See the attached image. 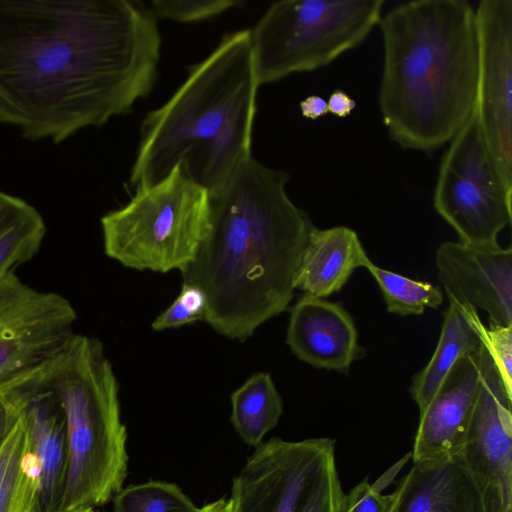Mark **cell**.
<instances>
[{
    "instance_id": "1",
    "label": "cell",
    "mask_w": 512,
    "mask_h": 512,
    "mask_svg": "<svg viewBox=\"0 0 512 512\" xmlns=\"http://www.w3.org/2000/svg\"><path fill=\"white\" fill-rule=\"evenodd\" d=\"M161 35L131 0H0V124L60 143L152 91Z\"/></svg>"
},
{
    "instance_id": "2",
    "label": "cell",
    "mask_w": 512,
    "mask_h": 512,
    "mask_svg": "<svg viewBox=\"0 0 512 512\" xmlns=\"http://www.w3.org/2000/svg\"><path fill=\"white\" fill-rule=\"evenodd\" d=\"M289 179L285 170L251 155L210 194L208 233L181 274L204 292V321L226 338L247 340L293 299L295 274L315 226L290 199Z\"/></svg>"
},
{
    "instance_id": "3",
    "label": "cell",
    "mask_w": 512,
    "mask_h": 512,
    "mask_svg": "<svg viewBox=\"0 0 512 512\" xmlns=\"http://www.w3.org/2000/svg\"><path fill=\"white\" fill-rule=\"evenodd\" d=\"M383 40L379 108L390 138L430 152L455 136L475 107L478 38L466 0H416L378 23Z\"/></svg>"
},
{
    "instance_id": "4",
    "label": "cell",
    "mask_w": 512,
    "mask_h": 512,
    "mask_svg": "<svg viewBox=\"0 0 512 512\" xmlns=\"http://www.w3.org/2000/svg\"><path fill=\"white\" fill-rule=\"evenodd\" d=\"M259 87L249 29L224 34L174 94L144 117L131 187L151 186L181 164L209 194L218 191L252 155Z\"/></svg>"
},
{
    "instance_id": "5",
    "label": "cell",
    "mask_w": 512,
    "mask_h": 512,
    "mask_svg": "<svg viewBox=\"0 0 512 512\" xmlns=\"http://www.w3.org/2000/svg\"><path fill=\"white\" fill-rule=\"evenodd\" d=\"M66 420L68 467L61 512L104 505L123 488L127 432L119 385L103 344L75 333L50 380Z\"/></svg>"
},
{
    "instance_id": "6",
    "label": "cell",
    "mask_w": 512,
    "mask_h": 512,
    "mask_svg": "<svg viewBox=\"0 0 512 512\" xmlns=\"http://www.w3.org/2000/svg\"><path fill=\"white\" fill-rule=\"evenodd\" d=\"M105 254L125 267L166 273L194 259L210 224V194L181 164L157 183L135 190L101 218Z\"/></svg>"
},
{
    "instance_id": "7",
    "label": "cell",
    "mask_w": 512,
    "mask_h": 512,
    "mask_svg": "<svg viewBox=\"0 0 512 512\" xmlns=\"http://www.w3.org/2000/svg\"><path fill=\"white\" fill-rule=\"evenodd\" d=\"M382 0H281L249 29L259 86L329 65L362 44L381 19Z\"/></svg>"
},
{
    "instance_id": "8",
    "label": "cell",
    "mask_w": 512,
    "mask_h": 512,
    "mask_svg": "<svg viewBox=\"0 0 512 512\" xmlns=\"http://www.w3.org/2000/svg\"><path fill=\"white\" fill-rule=\"evenodd\" d=\"M344 496L328 437L262 442L231 490L235 512H342Z\"/></svg>"
},
{
    "instance_id": "9",
    "label": "cell",
    "mask_w": 512,
    "mask_h": 512,
    "mask_svg": "<svg viewBox=\"0 0 512 512\" xmlns=\"http://www.w3.org/2000/svg\"><path fill=\"white\" fill-rule=\"evenodd\" d=\"M511 199L473 110L441 159L434 208L461 243L497 248L500 232L511 223Z\"/></svg>"
},
{
    "instance_id": "10",
    "label": "cell",
    "mask_w": 512,
    "mask_h": 512,
    "mask_svg": "<svg viewBox=\"0 0 512 512\" xmlns=\"http://www.w3.org/2000/svg\"><path fill=\"white\" fill-rule=\"evenodd\" d=\"M478 74L474 110L493 162L512 190V1L475 9Z\"/></svg>"
},
{
    "instance_id": "11",
    "label": "cell",
    "mask_w": 512,
    "mask_h": 512,
    "mask_svg": "<svg viewBox=\"0 0 512 512\" xmlns=\"http://www.w3.org/2000/svg\"><path fill=\"white\" fill-rule=\"evenodd\" d=\"M77 313L68 299L24 283L14 271L0 278V378L59 354L74 336Z\"/></svg>"
},
{
    "instance_id": "12",
    "label": "cell",
    "mask_w": 512,
    "mask_h": 512,
    "mask_svg": "<svg viewBox=\"0 0 512 512\" xmlns=\"http://www.w3.org/2000/svg\"><path fill=\"white\" fill-rule=\"evenodd\" d=\"M511 403L512 396L481 345L479 391L460 454L481 489L487 512H512Z\"/></svg>"
},
{
    "instance_id": "13",
    "label": "cell",
    "mask_w": 512,
    "mask_h": 512,
    "mask_svg": "<svg viewBox=\"0 0 512 512\" xmlns=\"http://www.w3.org/2000/svg\"><path fill=\"white\" fill-rule=\"evenodd\" d=\"M448 299L481 309L488 326H512V249L442 243L435 255Z\"/></svg>"
},
{
    "instance_id": "14",
    "label": "cell",
    "mask_w": 512,
    "mask_h": 512,
    "mask_svg": "<svg viewBox=\"0 0 512 512\" xmlns=\"http://www.w3.org/2000/svg\"><path fill=\"white\" fill-rule=\"evenodd\" d=\"M480 348L455 365L427 408L419 414L410 452L413 464L441 461L461 453L479 391Z\"/></svg>"
},
{
    "instance_id": "15",
    "label": "cell",
    "mask_w": 512,
    "mask_h": 512,
    "mask_svg": "<svg viewBox=\"0 0 512 512\" xmlns=\"http://www.w3.org/2000/svg\"><path fill=\"white\" fill-rule=\"evenodd\" d=\"M286 342L301 361L348 373L363 356L351 315L337 302L303 295L290 311Z\"/></svg>"
},
{
    "instance_id": "16",
    "label": "cell",
    "mask_w": 512,
    "mask_h": 512,
    "mask_svg": "<svg viewBox=\"0 0 512 512\" xmlns=\"http://www.w3.org/2000/svg\"><path fill=\"white\" fill-rule=\"evenodd\" d=\"M389 495L386 512H487L481 489L461 454L413 464Z\"/></svg>"
},
{
    "instance_id": "17",
    "label": "cell",
    "mask_w": 512,
    "mask_h": 512,
    "mask_svg": "<svg viewBox=\"0 0 512 512\" xmlns=\"http://www.w3.org/2000/svg\"><path fill=\"white\" fill-rule=\"evenodd\" d=\"M22 414L39 471L35 512H61L68 467L63 409L54 393L48 389L30 399Z\"/></svg>"
},
{
    "instance_id": "18",
    "label": "cell",
    "mask_w": 512,
    "mask_h": 512,
    "mask_svg": "<svg viewBox=\"0 0 512 512\" xmlns=\"http://www.w3.org/2000/svg\"><path fill=\"white\" fill-rule=\"evenodd\" d=\"M370 262L353 229L314 227L295 274L294 288L305 296L325 299L340 291L356 269L366 268Z\"/></svg>"
},
{
    "instance_id": "19",
    "label": "cell",
    "mask_w": 512,
    "mask_h": 512,
    "mask_svg": "<svg viewBox=\"0 0 512 512\" xmlns=\"http://www.w3.org/2000/svg\"><path fill=\"white\" fill-rule=\"evenodd\" d=\"M448 302L436 349L427 365L415 374L410 385V394L419 414L427 408L455 365L481 346L470 316L472 306L454 299H448Z\"/></svg>"
},
{
    "instance_id": "20",
    "label": "cell",
    "mask_w": 512,
    "mask_h": 512,
    "mask_svg": "<svg viewBox=\"0 0 512 512\" xmlns=\"http://www.w3.org/2000/svg\"><path fill=\"white\" fill-rule=\"evenodd\" d=\"M22 411L0 445V512L36 510L39 471Z\"/></svg>"
},
{
    "instance_id": "21",
    "label": "cell",
    "mask_w": 512,
    "mask_h": 512,
    "mask_svg": "<svg viewBox=\"0 0 512 512\" xmlns=\"http://www.w3.org/2000/svg\"><path fill=\"white\" fill-rule=\"evenodd\" d=\"M231 423L242 441L257 447L277 426L283 413V400L271 375H251L230 396Z\"/></svg>"
},
{
    "instance_id": "22",
    "label": "cell",
    "mask_w": 512,
    "mask_h": 512,
    "mask_svg": "<svg viewBox=\"0 0 512 512\" xmlns=\"http://www.w3.org/2000/svg\"><path fill=\"white\" fill-rule=\"evenodd\" d=\"M46 230L45 221L34 206L0 191V278L38 253Z\"/></svg>"
},
{
    "instance_id": "23",
    "label": "cell",
    "mask_w": 512,
    "mask_h": 512,
    "mask_svg": "<svg viewBox=\"0 0 512 512\" xmlns=\"http://www.w3.org/2000/svg\"><path fill=\"white\" fill-rule=\"evenodd\" d=\"M366 269L377 282L387 311L400 316L421 315L426 308L437 309L444 300L439 286L415 281L370 262Z\"/></svg>"
},
{
    "instance_id": "24",
    "label": "cell",
    "mask_w": 512,
    "mask_h": 512,
    "mask_svg": "<svg viewBox=\"0 0 512 512\" xmlns=\"http://www.w3.org/2000/svg\"><path fill=\"white\" fill-rule=\"evenodd\" d=\"M114 512H198L174 483L148 481L122 488L113 497Z\"/></svg>"
},
{
    "instance_id": "25",
    "label": "cell",
    "mask_w": 512,
    "mask_h": 512,
    "mask_svg": "<svg viewBox=\"0 0 512 512\" xmlns=\"http://www.w3.org/2000/svg\"><path fill=\"white\" fill-rule=\"evenodd\" d=\"M61 353L43 363L0 378V415L23 407L34 396L50 389V380Z\"/></svg>"
},
{
    "instance_id": "26",
    "label": "cell",
    "mask_w": 512,
    "mask_h": 512,
    "mask_svg": "<svg viewBox=\"0 0 512 512\" xmlns=\"http://www.w3.org/2000/svg\"><path fill=\"white\" fill-rule=\"evenodd\" d=\"M243 5V2L237 0H153L149 2V7L157 19L182 23L207 20Z\"/></svg>"
},
{
    "instance_id": "27",
    "label": "cell",
    "mask_w": 512,
    "mask_h": 512,
    "mask_svg": "<svg viewBox=\"0 0 512 512\" xmlns=\"http://www.w3.org/2000/svg\"><path fill=\"white\" fill-rule=\"evenodd\" d=\"M207 299L197 286L184 283L181 291L170 306L159 314L151 324L155 331L179 328L205 320Z\"/></svg>"
},
{
    "instance_id": "28",
    "label": "cell",
    "mask_w": 512,
    "mask_h": 512,
    "mask_svg": "<svg viewBox=\"0 0 512 512\" xmlns=\"http://www.w3.org/2000/svg\"><path fill=\"white\" fill-rule=\"evenodd\" d=\"M470 316L482 345L496 366L508 394L512 396V326H486L473 307Z\"/></svg>"
},
{
    "instance_id": "29",
    "label": "cell",
    "mask_w": 512,
    "mask_h": 512,
    "mask_svg": "<svg viewBox=\"0 0 512 512\" xmlns=\"http://www.w3.org/2000/svg\"><path fill=\"white\" fill-rule=\"evenodd\" d=\"M389 469L374 483L363 480L345 493L342 512H386L390 495L383 494L384 488L394 479Z\"/></svg>"
},
{
    "instance_id": "30",
    "label": "cell",
    "mask_w": 512,
    "mask_h": 512,
    "mask_svg": "<svg viewBox=\"0 0 512 512\" xmlns=\"http://www.w3.org/2000/svg\"><path fill=\"white\" fill-rule=\"evenodd\" d=\"M328 113L340 118L351 114L356 107V101L343 90H335L327 101Z\"/></svg>"
},
{
    "instance_id": "31",
    "label": "cell",
    "mask_w": 512,
    "mask_h": 512,
    "mask_svg": "<svg viewBox=\"0 0 512 512\" xmlns=\"http://www.w3.org/2000/svg\"><path fill=\"white\" fill-rule=\"evenodd\" d=\"M300 111L305 118L316 120L328 113L327 101L318 95L308 96L300 102Z\"/></svg>"
},
{
    "instance_id": "32",
    "label": "cell",
    "mask_w": 512,
    "mask_h": 512,
    "mask_svg": "<svg viewBox=\"0 0 512 512\" xmlns=\"http://www.w3.org/2000/svg\"><path fill=\"white\" fill-rule=\"evenodd\" d=\"M198 512H235V507L231 498H222L199 508Z\"/></svg>"
},
{
    "instance_id": "33",
    "label": "cell",
    "mask_w": 512,
    "mask_h": 512,
    "mask_svg": "<svg viewBox=\"0 0 512 512\" xmlns=\"http://www.w3.org/2000/svg\"><path fill=\"white\" fill-rule=\"evenodd\" d=\"M77 512H95V511H94V508H87V509H83V510H80Z\"/></svg>"
}]
</instances>
